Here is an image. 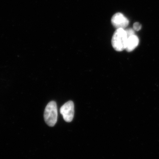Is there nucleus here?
<instances>
[{
  "mask_svg": "<svg viewBox=\"0 0 159 159\" xmlns=\"http://www.w3.org/2000/svg\"><path fill=\"white\" fill-rule=\"evenodd\" d=\"M127 35L124 29H117L114 32L111 39V44L113 48L116 51H122L125 50Z\"/></svg>",
  "mask_w": 159,
  "mask_h": 159,
  "instance_id": "obj_1",
  "label": "nucleus"
},
{
  "mask_svg": "<svg viewBox=\"0 0 159 159\" xmlns=\"http://www.w3.org/2000/svg\"><path fill=\"white\" fill-rule=\"evenodd\" d=\"M44 118L49 126L53 127L55 125L57 122V109L55 101H51L48 103L44 112Z\"/></svg>",
  "mask_w": 159,
  "mask_h": 159,
  "instance_id": "obj_2",
  "label": "nucleus"
},
{
  "mask_svg": "<svg viewBox=\"0 0 159 159\" xmlns=\"http://www.w3.org/2000/svg\"><path fill=\"white\" fill-rule=\"evenodd\" d=\"M60 111L66 122H72L74 119V102L72 101H69L66 102L61 107Z\"/></svg>",
  "mask_w": 159,
  "mask_h": 159,
  "instance_id": "obj_3",
  "label": "nucleus"
},
{
  "mask_svg": "<svg viewBox=\"0 0 159 159\" xmlns=\"http://www.w3.org/2000/svg\"><path fill=\"white\" fill-rule=\"evenodd\" d=\"M112 24L116 29H124L128 26L129 21L125 16L120 12H118L114 15L112 17Z\"/></svg>",
  "mask_w": 159,
  "mask_h": 159,
  "instance_id": "obj_4",
  "label": "nucleus"
},
{
  "mask_svg": "<svg viewBox=\"0 0 159 159\" xmlns=\"http://www.w3.org/2000/svg\"><path fill=\"white\" fill-rule=\"evenodd\" d=\"M139 39L135 34L128 36L125 50L128 52L133 51L139 45Z\"/></svg>",
  "mask_w": 159,
  "mask_h": 159,
  "instance_id": "obj_5",
  "label": "nucleus"
},
{
  "mask_svg": "<svg viewBox=\"0 0 159 159\" xmlns=\"http://www.w3.org/2000/svg\"><path fill=\"white\" fill-rule=\"evenodd\" d=\"M142 29V25L140 23H135L134 24V29L136 31H139Z\"/></svg>",
  "mask_w": 159,
  "mask_h": 159,
  "instance_id": "obj_6",
  "label": "nucleus"
},
{
  "mask_svg": "<svg viewBox=\"0 0 159 159\" xmlns=\"http://www.w3.org/2000/svg\"><path fill=\"white\" fill-rule=\"evenodd\" d=\"M125 31H126V34H127V37L135 34L134 31L133 29H126V30H125Z\"/></svg>",
  "mask_w": 159,
  "mask_h": 159,
  "instance_id": "obj_7",
  "label": "nucleus"
}]
</instances>
